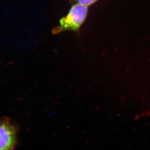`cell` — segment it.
Masks as SVG:
<instances>
[{"label":"cell","instance_id":"obj_2","mask_svg":"<svg viewBox=\"0 0 150 150\" xmlns=\"http://www.w3.org/2000/svg\"><path fill=\"white\" fill-rule=\"evenodd\" d=\"M19 127L11 119L0 120V150H13L18 142Z\"/></svg>","mask_w":150,"mask_h":150},{"label":"cell","instance_id":"obj_3","mask_svg":"<svg viewBox=\"0 0 150 150\" xmlns=\"http://www.w3.org/2000/svg\"><path fill=\"white\" fill-rule=\"evenodd\" d=\"M99 1V0H74V1L75 3H79L80 4L89 7V6H92Z\"/></svg>","mask_w":150,"mask_h":150},{"label":"cell","instance_id":"obj_1","mask_svg":"<svg viewBox=\"0 0 150 150\" xmlns=\"http://www.w3.org/2000/svg\"><path fill=\"white\" fill-rule=\"evenodd\" d=\"M88 7L75 3L70 7L68 13L62 17L58 25L53 29L52 33L58 35L66 31L79 34L81 27L88 16Z\"/></svg>","mask_w":150,"mask_h":150}]
</instances>
